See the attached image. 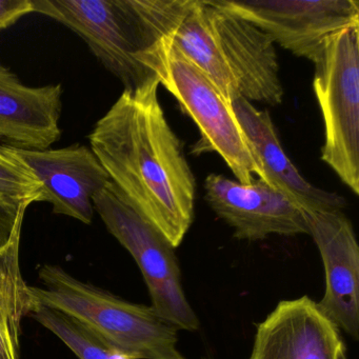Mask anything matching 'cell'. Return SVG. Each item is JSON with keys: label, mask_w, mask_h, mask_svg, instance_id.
I'll return each mask as SVG.
<instances>
[{"label": "cell", "mask_w": 359, "mask_h": 359, "mask_svg": "<svg viewBox=\"0 0 359 359\" xmlns=\"http://www.w3.org/2000/svg\"><path fill=\"white\" fill-rule=\"evenodd\" d=\"M157 77L126 91L90 133L91 150L134 208L174 248L194 219L196 182L158 100Z\"/></svg>", "instance_id": "6da1fadb"}, {"label": "cell", "mask_w": 359, "mask_h": 359, "mask_svg": "<svg viewBox=\"0 0 359 359\" xmlns=\"http://www.w3.org/2000/svg\"><path fill=\"white\" fill-rule=\"evenodd\" d=\"M39 278L43 287H30L34 306L70 316L132 359H186L178 350L180 330L152 306L121 299L57 266H43Z\"/></svg>", "instance_id": "7a4b0ae2"}, {"label": "cell", "mask_w": 359, "mask_h": 359, "mask_svg": "<svg viewBox=\"0 0 359 359\" xmlns=\"http://www.w3.org/2000/svg\"><path fill=\"white\" fill-rule=\"evenodd\" d=\"M43 14L76 33L104 68L135 91L156 75L147 56L159 35L144 11V0H33Z\"/></svg>", "instance_id": "3957f363"}, {"label": "cell", "mask_w": 359, "mask_h": 359, "mask_svg": "<svg viewBox=\"0 0 359 359\" xmlns=\"http://www.w3.org/2000/svg\"><path fill=\"white\" fill-rule=\"evenodd\" d=\"M147 66L198 127L201 140L193 153H217L241 184H252L254 175L264 180L255 151L232 108L193 62L161 37L149 52Z\"/></svg>", "instance_id": "277c9868"}, {"label": "cell", "mask_w": 359, "mask_h": 359, "mask_svg": "<svg viewBox=\"0 0 359 359\" xmlns=\"http://www.w3.org/2000/svg\"><path fill=\"white\" fill-rule=\"evenodd\" d=\"M359 26L327 39L313 89L323 115L321 159L359 194Z\"/></svg>", "instance_id": "5b68a950"}, {"label": "cell", "mask_w": 359, "mask_h": 359, "mask_svg": "<svg viewBox=\"0 0 359 359\" xmlns=\"http://www.w3.org/2000/svg\"><path fill=\"white\" fill-rule=\"evenodd\" d=\"M93 205L109 232L137 264L159 316L178 330H198V318L182 287L175 248L112 182L93 197Z\"/></svg>", "instance_id": "8992f818"}, {"label": "cell", "mask_w": 359, "mask_h": 359, "mask_svg": "<svg viewBox=\"0 0 359 359\" xmlns=\"http://www.w3.org/2000/svg\"><path fill=\"white\" fill-rule=\"evenodd\" d=\"M219 7L255 25L274 43L316 64L327 39L359 26L357 0H215Z\"/></svg>", "instance_id": "52a82bcc"}, {"label": "cell", "mask_w": 359, "mask_h": 359, "mask_svg": "<svg viewBox=\"0 0 359 359\" xmlns=\"http://www.w3.org/2000/svg\"><path fill=\"white\" fill-rule=\"evenodd\" d=\"M203 188L208 205L233 228L236 238L262 241L274 234H308L304 209L259 178L245 184L210 174Z\"/></svg>", "instance_id": "ba28073f"}, {"label": "cell", "mask_w": 359, "mask_h": 359, "mask_svg": "<svg viewBox=\"0 0 359 359\" xmlns=\"http://www.w3.org/2000/svg\"><path fill=\"white\" fill-rule=\"evenodd\" d=\"M210 28L239 95L269 106L283 102V88L274 41L249 20L203 0Z\"/></svg>", "instance_id": "9c48e42d"}, {"label": "cell", "mask_w": 359, "mask_h": 359, "mask_svg": "<svg viewBox=\"0 0 359 359\" xmlns=\"http://www.w3.org/2000/svg\"><path fill=\"white\" fill-rule=\"evenodd\" d=\"M304 215L325 269V294L317 304L339 330L357 340L359 248L354 229L342 211H304Z\"/></svg>", "instance_id": "30bf717a"}, {"label": "cell", "mask_w": 359, "mask_h": 359, "mask_svg": "<svg viewBox=\"0 0 359 359\" xmlns=\"http://www.w3.org/2000/svg\"><path fill=\"white\" fill-rule=\"evenodd\" d=\"M250 359H346L339 327L309 296L281 300L257 325Z\"/></svg>", "instance_id": "8fae6325"}, {"label": "cell", "mask_w": 359, "mask_h": 359, "mask_svg": "<svg viewBox=\"0 0 359 359\" xmlns=\"http://www.w3.org/2000/svg\"><path fill=\"white\" fill-rule=\"evenodd\" d=\"M12 150L41 182L43 203H51L54 214L91 224L95 211L93 197L111 182L91 148L73 144L62 149Z\"/></svg>", "instance_id": "7c38bea8"}, {"label": "cell", "mask_w": 359, "mask_h": 359, "mask_svg": "<svg viewBox=\"0 0 359 359\" xmlns=\"http://www.w3.org/2000/svg\"><path fill=\"white\" fill-rule=\"evenodd\" d=\"M62 86L29 87L0 64V144L46 150L62 137Z\"/></svg>", "instance_id": "4fadbf2b"}, {"label": "cell", "mask_w": 359, "mask_h": 359, "mask_svg": "<svg viewBox=\"0 0 359 359\" xmlns=\"http://www.w3.org/2000/svg\"><path fill=\"white\" fill-rule=\"evenodd\" d=\"M232 110L251 142L264 174V182L295 201L304 211H344L346 199L306 182L281 148L274 123L266 111L257 110L238 95Z\"/></svg>", "instance_id": "5bb4252c"}, {"label": "cell", "mask_w": 359, "mask_h": 359, "mask_svg": "<svg viewBox=\"0 0 359 359\" xmlns=\"http://www.w3.org/2000/svg\"><path fill=\"white\" fill-rule=\"evenodd\" d=\"M157 29L215 86L232 108L237 91L205 14L203 0H157Z\"/></svg>", "instance_id": "9a60e30c"}, {"label": "cell", "mask_w": 359, "mask_h": 359, "mask_svg": "<svg viewBox=\"0 0 359 359\" xmlns=\"http://www.w3.org/2000/svg\"><path fill=\"white\" fill-rule=\"evenodd\" d=\"M22 216L9 243L0 248V359H20L22 319L34 310L20 268Z\"/></svg>", "instance_id": "2e32d148"}, {"label": "cell", "mask_w": 359, "mask_h": 359, "mask_svg": "<svg viewBox=\"0 0 359 359\" xmlns=\"http://www.w3.org/2000/svg\"><path fill=\"white\" fill-rule=\"evenodd\" d=\"M31 315L60 338L79 359H132L91 330L62 313L35 306Z\"/></svg>", "instance_id": "e0dca14e"}, {"label": "cell", "mask_w": 359, "mask_h": 359, "mask_svg": "<svg viewBox=\"0 0 359 359\" xmlns=\"http://www.w3.org/2000/svg\"><path fill=\"white\" fill-rule=\"evenodd\" d=\"M43 201V187L36 176L12 148L0 144V205L18 212L22 205Z\"/></svg>", "instance_id": "ac0fdd59"}, {"label": "cell", "mask_w": 359, "mask_h": 359, "mask_svg": "<svg viewBox=\"0 0 359 359\" xmlns=\"http://www.w3.org/2000/svg\"><path fill=\"white\" fill-rule=\"evenodd\" d=\"M33 12V0H0V31L13 26Z\"/></svg>", "instance_id": "d6986e66"}, {"label": "cell", "mask_w": 359, "mask_h": 359, "mask_svg": "<svg viewBox=\"0 0 359 359\" xmlns=\"http://www.w3.org/2000/svg\"><path fill=\"white\" fill-rule=\"evenodd\" d=\"M28 208V205H22L15 212L0 205V248L5 247L9 243L18 220L25 216Z\"/></svg>", "instance_id": "ffe728a7"}]
</instances>
